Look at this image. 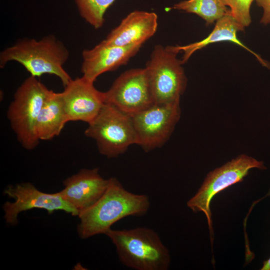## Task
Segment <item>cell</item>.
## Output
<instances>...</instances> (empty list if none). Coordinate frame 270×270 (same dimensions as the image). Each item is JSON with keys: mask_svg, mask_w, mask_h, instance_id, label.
<instances>
[{"mask_svg": "<svg viewBox=\"0 0 270 270\" xmlns=\"http://www.w3.org/2000/svg\"><path fill=\"white\" fill-rule=\"evenodd\" d=\"M150 206L148 196L131 192L116 178H110L100 198L78 215L80 220L77 228L79 236L86 239L105 234L114 223L124 218L145 215Z\"/></svg>", "mask_w": 270, "mask_h": 270, "instance_id": "obj_1", "label": "cell"}, {"mask_svg": "<svg viewBox=\"0 0 270 270\" xmlns=\"http://www.w3.org/2000/svg\"><path fill=\"white\" fill-rule=\"evenodd\" d=\"M68 57L67 48L54 35L40 40L24 38L0 52V67L3 68L9 62L14 61L22 64L31 76L54 75L65 86L72 80L64 68Z\"/></svg>", "mask_w": 270, "mask_h": 270, "instance_id": "obj_2", "label": "cell"}, {"mask_svg": "<svg viewBox=\"0 0 270 270\" xmlns=\"http://www.w3.org/2000/svg\"><path fill=\"white\" fill-rule=\"evenodd\" d=\"M116 247L120 262L136 270H167L170 256L158 234L152 229L138 227L108 230L105 234Z\"/></svg>", "mask_w": 270, "mask_h": 270, "instance_id": "obj_3", "label": "cell"}, {"mask_svg": "<svg viewBox=\"0 0 270 270\" xmlns=\"http://www.w3.org/2000/svg\"><path fill=\"white\" fill-rule=\"evenodd\" d=\"M50 90L37 78L30 76L16 90L8 108L6 116L11 128L26 150H33L40 142L35 127Z\"/></svg>", "mask_w": 270, "mask_h": 270, "instance_id": "obj_4", "label": "cell"}, {"mask_svg": "<svg viewBox=\"0 0 270 270\" xmlns=\"http://www.w3.org/2000/svg\"><path fill=\"white\" fill-rule=\"evenodd\" d=\"M84 134L95 140L100 154L108 158H116L130 146L138 144L132 116L106 102L88 124Z\"/></svg>", "mask_w": 270, "mask_h": 270, "instance_id": "obj_5", "label": "cell"}, {"mask_svg": "<svg viewBox=\"0 0 270 270\" xmlns=\"http://www.w3.org/2000/svg\"><path fill=\"white\" fill-rule=\"evenodd\" d=\"M180 52L176 46L157 44L146 62V70L154 102L168 104L180 102L186 86L187 78Z\"/></svg>", "mask_w": 270, "mask_h": 270, "instance_id": "obj_6", "label": "cell"}, {"mask_svg": "<svg viewBox=\"0 0 270 270\" xmlns=\"http://www.w3.org/2000/svg\"><path fill=\"white\" fill-rule=\"evenodd\" d=\"M265 169L262 161L241 154L222 166L210 172L196 194L187 202L188 206L194 212H202L206 217L210 231L212 230L210 203L218 192L242 181L252 168Z\"/></svg>", "mask_w": 270, "mask_h": 270, "instance_id": "obj_7", "label": "cell"}, {"mask_svg": "<svg viewBox=\"0 0 270 270\" xmlns=\"http://www.w3.org/2000/svg\"><path fill=\"white\" fill-rule=\"evenodd\" d=\"M180 113V101L154 104L132 115L138 145L146 152L162 146L171 136Z\"/></svg>", "mask_w": 270, "mask_h": 270, "instance_id": "obj_8", "label": "cell"}, {"mask_svg": "<svg viewBox=\"0 0 270 270\" xmlns=\"http://www.w3.org/2000/svg\"><path fill=\"white\" fill-rule=\"evenodd\" d=\"M104 95L106 103L131 116L154 104L145 68L121 74Z\"/></svg>", "mask_w": 270, "mask_h": 270, "instance_id": "obj_9", "label": "cell"}, {"mask_svg": "<svg viewBox=\"0 0 270 270\" xmlns=\"http://www.w3.org/2000/svg\"><path fill=\"white\" fill-rule=\"evenodd\" d=\"M4 194L14 200L13 202H6L3 206L4 218L10 225L18 224V216L20 212L32 208L44 209L49 214L56 210H62L72 216L78 215V212L66 202L58 192H44L30 182L10 185L4 190Z\"/></svg>", "mask_w": 270, "mask_h": 270, "instance_id": "obj_10", "label": "cell"}, {"mask_svg": "<svg viewBox=\"0 0 270 270\" xmlns=\"http://www.w3.org/2000/svg\"><path fill=\"white\" fill-rule=\"evenodd\" d=\"M61 93L68 122L90 123L106 103L104 92L98 90L94 82L83 76L72 79Z\"/></svg>", "mask_w": 270, "mask_h": 270, "instance_id": "obj_11", "label": "cell"}, {"mask_svg": "<svg viewBox=\"0 0 270 270\" xmlns=\"http://www.w3.org/2000/svg\"><path fill=\"white\" fill-rule=\"evenodd\" d=\"M64 188L58 193L80 212L94 204L107 188L108 179L102 178L98 168H83L63 182Z\"/></svg>", "mask_w": 270, "mask_h": 270, "instance_id": "obj_12", "label": "cell"}, {"mask_svg": "<svg viewBox=\"0 0 270 270\" xmlns=\"http://www.w3.org/2000/svg\"><path fill=\"white\" fill-rule=\"evenodd\" d=\"M142 46H118L101 42L93 48L82 52L81 71L82 76L94 82L102 74L115 70L126 64Z\"/></svg>", "mask_w": 270, "mask_h": 270, "instance_id": "obj_13", "label": "cell"}, {"mask_svg": "<svg viewBox=\"0 0 270 270\" xmlns=\"http://www.w3.org/2000/svg\"><path fill=\"white\" fill-rule=\"evenodd\" d=\"M158 26V16L156 13L134 10L123 18L102 42L118 46H142L154 34Z\"/></svg>", "mask_w": 270, "mask_h": 270, "instance_id": "obj_14", "label": "cell"}, {"mask_svg": "<svg viewBox=\"0 0 270 270\" xmlns=\"http://www.w3.org/2000/svg\"><path fill=\"white\" fill-rule=\"evenodd\" d=\"M244 28L241 26L230 14H227L216 21L215 26L212 31L204 39L184 46H177L176 48L180 52H184L182 60L184 64L197 50L204 48L210 44L228 41L244 48L254 55L263 66L269 68L270 65L267 62L248 48L238 39L237 32L239 31H244Z\"/></svg>", "mask_w": 270, "mask_h": 270, "instance_id": "obj_15", "label": "cell"}, {"mask_svg": "<svg viewBox=\"0 0 270 270\" xmlns=\"http://www.w3.org/2000/svg\"><path fill=\"white\" fill-rule=\"evenodd\" d=\"M68 122L61 93L50 90L36 120L37 138L39 140H52L59 136Z\"/></svg>", "mask_w": 270, "mask_h": 270, "instance_id": "obj_16", "label": "cell"}, {"mask_svg": "<svg viewBox=\"0 0 270 270\" xmlns=\"http://www.w3.org/2000/svg\"><path fill=\"white\" fill-rule=\"evenodd\" d=\"M173 8L197 14L205 20L206 25L230 14L222 0H186L176 4Z\"/></svg>", "mask_w": 270, "mask_h": 270, "instance_id": "obj_17", "label": "cell"}, {"mask_svg": "<svg viewBox=\"0 0 270 270\" xmlns=\"http://www.w3.org/2000/svg\"><path fill=\"white\" fill-rule=\"evenodd\" d=\"M116 0H74L80 16L96 29L102 28L104 16Z\"/></svg>", "mask_w": 270, "mask_h": 270, "instance_id": "obj_18", "label": "cell"}, {"mask_svg": "<svg viewBox=\"0 0 270 270\" xmlns=\"http://www.w3.org/2000/svg\"><path fill=\"white\" fill-rule=\"evenodd\" d=\"M230 8V14L244 28L251 22L250 7L256 0H222Z\"/></svg>", "mask_w": 270, "mask_h": 270, "instance_id": "obj_19", "label": "cell"}, {"mask_svg": "<svg viewBox=\"0 0 270 270\" xmlns=\"http://www.w3.org/2000/svg\"><path fill=\"white\" fill-rule=\"evenodd\" d=\"M259 6L263 8L264 12L260 22L264 24H270V0H256Z\"/></svg>", "mask_w": 270, "mask_h": 270, "instance_id": "obj_20", "label": "cell"}, {"mask_svg": "<svg viewBox=\"0 0 270 270\" xmlns=\"http://www.w3.org/2000/svg\"><path fill=\"white\" fill-rule=\"evenodd\" d=\"M261 270H270V257L263 263Z\"/></svg>", "mask_w": 270, "mask_h": 270, "instance_id": "obj_21", "label": "cell"}, {"mask_svg": "<svg viewBox=\"0 0 270 270\" xmlns=\"http://www.w3.org/2000/svg\"><path fill=\"white\" fill-rule=\"evenodd\" d=\"M268 195L269 196H270V191L268 193Z\"/></svg>", "mask_w": 270, "mask_h": 270, "instance_id": "obj_22", "label": "cell"}]
</instances>
